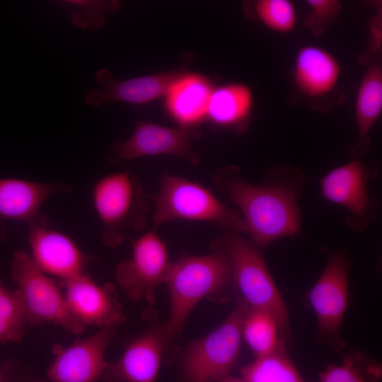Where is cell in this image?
<instances>
[{"instance_id":"4dcf8cb0","label":"cell","mask_w":382,"mask_h":382,"mask_svg":"<svg viewBox=\"0 0 382 382\" xmlns=\"http://www.w3.org/2000/svg\"><path fill=\"white\" fill-rule=\"evenodd\" d=\"M6 362L0 365V382H6Z\"/></svg>"},{"instance_id":"277c9868","label":"cell","mask_w":382,"mask_h":382,"mask_svg":"<svg viewBox=\"0 0 382 382\" xmlns=\"http://www.w3.org/2000/svg\"><path fill=\"white\" fill-rule=\"evenodd\" d=\"M154 204L153 227L175 220L209 222L221 231L247 232L240 212L225 205L210 190L197 181L167 171L159 178V190L148 194Z\"/></svg>"},{"instance_id":"f546056e","label":"cell","mask_w":382,"mask_h":382,"mask_svg":"<svg viewBox=\"0 0 382 382\" xmlns=\"http://www.w3.org/2000/svg\"><path fill=\"white\" fill-rule=\"evenodd\" d=\"M218 382H246L242 377L233 376L231 374L221 378Z\"/></svg>"},{"instance_id":"ffe728a7","label":"cell","mask_w":382,"mask_h":382,"mask_svg":"<svg viewBox=\"0 0 382 382\" xmlns=\"http://www.w3.org/2000/svg\"><path fill=\"white\" fill-rule=\"evenodd\" d=\"M382 112V69L371 65L359 83L355 100V120L358 137L352 146L353 155L360 157L371 146L370 133Z\"/></svg>"},{"instance_id":"4fadbf2b","label":"cell","mask_w":382,"mask_h":382,"mask_svg":"<svg viewBox=\"0 0 382 382\" xmlns=\"http://www.w3.org/2000/svg\"><path fill=\"white\" fill-rule=\"evenodd\" d=\"M31 259L47 274L66 281L85 273L91 257L67 235L49 227L42 216L28 225Z\"/></svg>"},{"instance_id":"d4e9b609","label":"cell","mask_w":382,"mask_h":382,"mask_svg":"<svg viewBox=\"0 0 382 382\" xmlns=\"http://www.w3.org/2000/svg\"><path fill=\"white\" fill-rule=\"evenodd\" d=\"M29 325L18 291L8 289L0 279V344L21 342Z\"/></svg>"},{"instance_id":"9a60e30c","label":"cell","mask_w":382,"mask_h":382,"mask_svg":"<svg viewBox=\"0 0 382 382\" xmlns=\"http://www.w3.org/2000/svg\"><path fill=\"white\" fill-rule=\"evenodd\" d=\"M169 341L164 324L146 330L129 342L118 359L108 361L102 382H155Z\"/></svg>"},{"instance_id":"ac0fdd59","label":"cell","mask_w":382,"mask_h":382,"mask_svg":"<svg viewBox=\"0 0 382 382\" xmlns=\"http://www.w3.org/2000/svg\"><path fill=\"white\" fill-rule=\"evenodd\" d=\"M341 74L337 59L316 45H306L296 53L294 64L296 87L308 98L327 96L337 86Z\"/></svg>"},{"instance_id":"7c38bea8","label":"cell","mask_w":382,"mask_h":382,"mask_svg":"<svg viewBox=\"0 0 382 382\" xmlns=\"http://www.w3.org/2000/svg\"><path fill=\"white\" fill-rule=\"evenodd\" d=\"M117 333L115 327H103L96 334L71 345L54 344L52 364L47 371L51 382H98L108 364L104 359L107 347Z\"/></svg>"},{"instance_id":"2e32d148","label":"cell","mask_w":382,"mask_h":382,"mask_svg":"<svg viewBox=\"0 0 382 382\" xmlns=\"http://www.w3.org/2000/svg\"><path fill=\"white\" fill-rule=\"evenodd\" d=\"M185 73L171 71L120 81L114 79L109 70L100 69L95 75L100 88L90 89L85 102L95 107L115 101L144 104L165 96L170 86Z\"/></svg>"},{"instance_id":"3957f363","label":"cell","mask_w":382,"mask_h":382,"mask_svg":"<svg viewBox=\"0 0 382 382\" xmlns=\"http://www.w3.org/2000/svg\"><path fill=\"white\" fill-rule=\"evenodd\" d=\"M165 283L170 311L164 328L170 340L181 331L190 312L202 299L226 301L228 292L233 291L229 265L222 254L214 250L204 255H183L171 262Z\"/></svg>"},{"instance_id":"ba28073f","label":"cell","mask_w":382,"mask_h":382,"mask_svg":"<svg viewBox=\"0 0 382 382\" xmlns=\"http://www.w3.org/2000/svg\"><path fill=\"white\" fill-rule=\"evenodd\" d=\"M379 169L376 161L356 159L332 169L319 180L320 196L345 209L346 224L351 230H366L378 216L379 202L368 185L378 175Z\"/></svg>"},{"instance_id":"7402d4cb","label":"cell","mask_w":382,"mask_h":382,"mask_svg":"<svg viewBox=\"0 0 382 382\" xmlns=\"http://www.w3.org/2000/svg\"><path fill=\"white\" fill-rule=\"evenodd\" d=\"M241 373L246 382H304L284 344L270 354L256 357L242 367Z\"/></svg>"},{"instance_id":"603a6c76","label":"cell","mask_w":382,"mask_h":382,"mask_svg":"<svg viewBox=\"0 0 382 382\" xmlns=\"http://www.w3.org/2000/svg\"><path fill=\"white\" fill-rule=\"evenodd\" d=\"M242 337L256 357L270 354L284 344L273 316L257 308H248L242 324Z\"/></svg>"},{"instance_id":"9c48e42d","label":"cell","mask_w":382,"mask_h":382,"mask_svg":"<svg viewBox=\"0 0 382 382\" xmlns=\"http://www.w3.org/2000/svg\"><path fill=\"white\" fill-rule=\"evenodd\" d=\"M349 268L345 254L332 253L308 294L317 318L318 338L335 351L345 345L340 330L348 301Z\"/></svg>"},{"instance_id":"44dd1931","label":"cell","mask_w":382,"mask_h":382,"mask_svg":"<svg viewBox=\"0 0 382 382\" xmlns=\"http://www.w3.org/2000/svg\"><path fill=\"white\" fill-rule=\"evenodd\" d=\"M253 105V96L246 85L233 83L214 89L207 117L222 129L243 132L248 127Z\"/></svg>"},{"instance_id":"5bb4252c","label":"cell","mask_w":382,"mask_h":382,"mask_svg":"<svg viewBox=\"0 0 382 382\" xmlns=\"http://www.w3.org/2000/svg\"><path fill=\"white\" fill-rule=\"evenodd\" d=\"M71 314L84 326L115 327L125 316L115 286L110 282L98 285L86 272L73 279L60 281Z\"/></svg>"},{"instance_id":"4316f807","label":"cell","mask_w":382,"mask_h":382,"mask_svg":"<svg viewBox=\"0 0 382 382\" xmlns=\"http://www.w3.org/2000/svg\"><path fill=\"white\" fill-rule=\"evenodd\" d=\"M72 7L70 17L73 25L89 30L102 27L106 15L120 9L118 1L68 0L62 1Z\"/></svg>"},{"instance_id":"8fae6325","label":"cell","mask_w":382,"mask_h":382,"mask_svg":"<svg viewBox=\"0 0 382 382\" xmlns=\"http://www.w3.org/2000/svg\"><path fill=\"white\" fill-rule=\"evenodd\" d=\"M200 137L201 133L197 128H170L138 122L127 139L113 141L109 162L115 164L144 156L168 155L181 158L195 166L200 158L191 146Z\"/></svg>"},{"instance_id":"f1b7e54d","label":"cell","mask_w":382,"mask_h":382,"mask_svg":"<svg viewBox=\"0 0 382 382\" xmlns=\"http://www.w3.org/2000/svg\"><path fill=\"white\" fill-rule=\"evenodd\" d=\"M6 382H45L15 361H6Z\"/></svg>"},{"instance_id":"8992f818","label":"cell","mask_w":382,"mask_h":382,"mask_svg":"<svg viewBox=\"0 0 382 382\" xmlns=\"http://www.w3.org/2000/svg\"><path fill=\"white\" fill-rule=\"evenodd\" d=\"M236 299L233 308L219 326L187 345L179 363L185 382H218L236 366L243 320L248 308L244 301Z\"/></svg>"},{"instance_id":"52a82bcc","label":"cell","mask_w":382,"mask_h":382,"mask_svg":"<svg viewBox=\"0 0 382 382\" xmlns=\"http://www.w3.org/2000/svg\"><path fill=\"white\" fill-rule=\"evenodd\" d=\"M11 278L18 289L31 325L52 323L71 334H81L85 327L69 312L55 280L39 269L30 253L13 252Z\"/></svg>"},{"instance_id":"30bf717a","label":"cell","mask_w":382,"mask_h":382,"mask_svg":"<svg viewBox=\"0 0 382 382\" xmlns=\"http://www.w3.org/2000/svg\"><path fill=\"white\" fill-rule=\"evenodd\" d=\"M132 257L117 266L115 279L131 299L153 304L155 291L165 283L171 262L167 245L154 228L132 241Z\"/></svg>"},{"instance_id":"83f0119b","label":"cell","mask_w":382,"mask_h":382,"mask_svg":"<svg viewBox=\"0 0 382 382\" xmlns=\"http://www.w3.org/2000/svg\"><path fill=\"white\" fill-rule=\"evenodd\" d=\"M306 4L311 10L312 17L320 21L333 18L340 8L339 1L335 0H308Z\"/></svg>"},{"instance_id":"e0dca14e","label":"cell","mask_w":382,"mask_h":382,"mask_svg":"<svg viewBox=\"0 0 382 382\" xmlns=\"http://www.w3.org/2000/svg\"><path fill=\"white\" fill-rule=\"evenodd\" d=\"M70 190L66 185L0 178V224L16 221L29 225L43 216L40 209L48 198Z\"/></svg>"},{"instance_id":"cb8c5ba5","label":"cell","mask_w":382,"mask_h":382,"mask_svg":"<svg viewBox=\"0 0 382 382\" xmlns=\"http://www.w3.org/2000/svg\"><path fill=\"white\" fill-rule=\"evenodd\" d=\"M381 366L367 355L352 351L343 356L341 364H328L319 374L318 382H379Z\"/></svg>"},{"instance_id":"d6986e66","label":"cell","mask_w":382,"mask_h":382,"mask_svg":"<svg viewBox=\"0 0 382 382\" xmlns=\"http://www.w3.org/2000/svg\"><path fill=\"white\" fill-rule=\"evenodd\" d=\"M214 89L204 76L185 72L170 86L165 95L169 115L181 127L197 128L207 117Z\"/></svg>"},{"instance_id":"7a4b0ae2","label":"cell","mask_w":382,"mask_h":382,"mask_svg":"<svg viewBox=\"0 0 382 382\" xmlns=\"http://www.w3.org/2000/svg\"><path fill=\"white\" fill-rule=\"evenodd\" d=\"M242 233L221 231L211 245L226 259L231 270L233 291L248 308L261 309L275 319L280 339L286 345L289 340L288 308L267 268L262 249Z\"/></svg>"},{"instance_id":"5b68a950","label":"cell","mask_w":382,"mask_h":382,"mask_svg":"<svg viewBox=\"0 0 382 382\" xmlns=\"http://www.w3.org/2000/svg\"><path fill=\"white\" fill-rule=\"evenodd\" d=\"M91 197L105 245L117 246L129 233L146 226L148 194L134 173L123 170L104 175L94 184Z\"/></svg>"},{"instance_id":"484cf974","label":"cell","mask_w":382,"mask_h":382,"mask_svg":"<svg viewBox=\"0 0 382 382\" xmlns=\"http://www.w3.org/2000/svg\"><path fill=\"white\" fill-rule=\"evenodd\" d=\"M254 12L265 26L277 33L291 32L296 24V10L289 0L256 1Z\"/></svg>"},{"instance_id":"6da1fadb","label":"cell","mask_w":382,"mask_h":382,"mask_svg":"<svg viewBox=\"0 0 382 382\" xmlns=\"http://www.w3.org/2000/svg\"><path fill=\"white\" fill-rule=\"evenodd\" d=\"M212 181L216 189L237 207L249 240L260 248L301 232L298 201L307 180L300 169L279 164L270 168L262 184L256 185L243 177L238 167L227 166L214 173Z\"/></svg>"}]
</instances>
